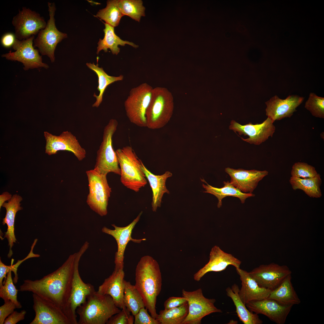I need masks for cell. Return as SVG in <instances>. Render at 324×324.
Segmentation results:
<instances>
[{
  "mask_svg": "<svg viewBox=\"0 0 324 324\" xmlns=\"http://www.w3.org/2000/svg\"><path fill=\"white\" fill-rule=\"evenodd\" d=\"M76 255H70L57 270L41 279L24 280L19 290L37 294L62 310L71 293Z\"/></svg>",
  "mask_w": 324,
  "mask_h": 324,
  "instance_id": "obj_1",
  "label": "cell"
},
{
  "mask_svg": "<svg viewBox=\"0 0 324 324\" xmlns=\"http://www.w3.org/2000/svg\"><path fill=\"white\" fill-rule=\"evenodd\" d=\"M162 284L161 274L158 262L150 256L142 257L136 266L134 285L142 298L145 308L154 319L158 315L156 305Z\"/></svg>",
  "mask_w": 324,
  "mask_h": 324,
  "instance_id": "obj_2",
  "label": "cell"
},
{
  "mask_svg": "<svg viewBox=\"0 0 324 324\" xmlns=\"http://www.w3.org/2000/svg\"><path fill=\"white\" fill-rule=\"evenodd\" d=\"M121 310L111 296L95 291L77 308L76 313L79 317L78 324H105Z\"/></svg>",
  "mask_w": 324,
  "mask_h": 324,
  "instance_id": "obj_3",
  "label": "cell"
},
{
  "mask_svg": "<svg viewBox=\"0 0 324 324\" xmlns=\"http://www.w3.org/2000/svg\"><path fill=\"white\" fill-rule=\"evenodd\" d=\"M121 170L120 180L127 188L137 192L147 184L142 162L129 146L116 151Z\"/></svg>",
  "mask_w": 324,
  "mask_h": 324,
  "instance_id": "obj_4",
  "label": "cell"
},
{
  "mask_svg": "<svg viewBox=\"0 0 324 324\" xmlns=\"http://www.w3.org/2000/svg\"><path fill=\"white\" fill-rule=\"evenodd\" d=\"M173 109V98L171 93L165 88H154L146 113V127L152 129L164 127L172 117Z\"/></svg>",
  "mask_w": 324,
  "mask_h": 324,
  "instance_id": "obj_5",
  "label": "cell"
},
{
  "mask_svg": "<svg viewBox=\"0 0 324 324\" xmlns=\"http://www.w3.org/2000/svg\"><path fill=\"white\" fill-rule=\"evenodd\" d=\"M89 245V243L86 242L79 251L76 253L71 293L68 302L62 310L71 324H78L76 314L77 308L86 302L89 295L95 291L93 285L83 281L79 271L80 260Z\"/></svg>",
  "mask_w": 324,
  "mask_h": 324,
  "instance_id": "obj_6",
  "label": "cell"
},
{
  "mask_svg": "<svg viewBox=\"0 0 324 324\" xmlns=\"http://www.w3.org/2000/svg\"><path fill=\"white\" fill-rule=\"evenodd\" d=\"M153 88L143 83L132 88L124 102L126 115L130 121L142 127H146V113L150 103Z\"/></svg>",
  "mask_w": 324,
  "mask_h": 324,
  "instance_id": "obj_7",
  "label": "cell"
},
{
  "mask_svg": "<svg viewBox=\"0 0 324 324\" xmlns=\"http://www.w3.org/2000/svg\"><path fill=\"white\" fill-rule=\"evenodd\" d=\"M118 122L111 119L104 130L102 141L97 152L94 169L100 173L107 175L112 172L121 175V170L116 154L113 148L112 138L117 130Z\"/></svg>",
  "mask_w": 324,
  "mask_h": 324,
  "instance_id": "obj_8",
  "label": "cell"
},
{
  "mask_svg": "<svg viewBox=\"0 0 324 324\" xmlns=\"http://www.w3.org/2000/svg\"><path fill=\"white\" fill-rule=\"evenodd\" d=\"M86 173L89 189L86 202L91 209L99 215L105 216L107 213L108 200L112 192L106 175L94 169L87 170Z\"/></svg>",
  "mask_w": 324,
  "mask_h": 324,
  "instance_id": "obj_9",
  "label": "cell"
},
{
  "mask_svg": "<svg viewBox=\"0 0 324 324\" xmlns=\"http://www.w3.org/2000/svg\"><path fill=\"white\" fill-rule=\"evenodd\" d=\"M49 19L45 28L40 30L34 40V47H37L42 55L47 56L51 62L55 61V51L57 45L68 37L67 34L59 31L55 25L54 17L56 10L54 2L47 3Z\"/></svg>",
  "mask_w": 324,
  "mask_h": 324,
  "instance_id": "obj_10",
  "label": "cell"
},
{
  "mask_svg": "<svg viewBox=\"0 0 324 324\" xmlns=\"http://www.w3.org/2000/svg\"><path fill=\"white\" fill-rule=\"evenodd\" d=\"M182 293L188 305V314L183 324H200L204 317L213 313L222 312L215 306V299L206 298L200 288L192 291L183 289Z\"/></svg>",
  "mask_w": 324,
  "mask_h": 324,
  "instance_id": "obj_11",
  "label": "cell"
},
{
  "mask_svg": "<svg viewBox=\"0 0 324 324\" xmlns=\"http://www.w3.org/2000/svg\"><path fill=\"white\" fill-rule=\"evenodd\" d=\"M34 38V35H33L21 40L16 38L12 47L15 51L12 52L10 50L2 54V57L8 60L21 62L25 70L41 68L48 69L49 65L43 62L39 50L33 45Z\"/></svg>",
  "mask_w": 324,
  "mask_h": 324,
  "instance_id": "obj_12",
  "label": "cell"
},
{
  "mask_svg": "<svg viewBox=\"0 0 324 324\" xmlns=\"http://www.w3.org/2000/svg\"><path fill=\"white\" fill-rule=\"evenodd\" d=\"M12 23L16 38L20 40L38 34L46 25L43 17L26 7H23L21 10L19 9L18 13L13 18Z\"/></svg>",
  "mask_w": 324,
  "mask_h": 324,
  "instance_id": "obj_13",
  "label": "cell"
},
{
  "mask_svg": "<svg viewBox=\"0 0 324 324\" xmlns=\"http://www.w3.org/2000/svg\"><path fill=\"white\" fill-rule=\"evenodd\" d=\"M32 297L35 316L30 324H71L60 308L37 294Z\"/></svg>",
  "mask_w": 324,
  "mask_h": 324,
  "instance_id": "obj_14",
  "label": "cell"
},
{
  "mask_svg": "<svg viewBox=\"0 0 324 324\" xmlns=\"http://www.w3.org/2000/svg\"><path fill=\"white\" fill-rule=\"evenodd\" d=\"M44 134L46 140L45 153L48 155L56 154L60 151H67L73 153L79 161L86 158V150L70 132L63 131L59 136L53 135L47 131Z\"/></svg>",
  "mask_w": 324,
  "mask_h": 324,
  "instance_id": "obj_15",
  "label": "cell"
},
{
  "mask_svg": "<svg viewBox=\"0 0 324 324\" xmlns=\"http://www.w3.org/2000/svg\"><path fill=\"white\" fill-rule=\"evenodd\" d=\"M261 287L273 290L278 287L292 272L286 265L272 262L261 265L248 272Z\"/></svg>",
  "mask_w": 324,
  "mask_h": 324,
  "instance_id": "obj_16",
  "label": "cell"
},
{
  "mask_svg": "<svg viewBox=\"0 0 324 324\" xmlns=\"http://www.w3.org/2000/svg\"><path fill=\"white\" fill-rule=\"evenodd\" d=\"M273 122L268 117L261 124H253L249 122L244 125H241L232 120L229 126L230 130L238 132L241 135L248 136L249 137L241 139L244 141L250 144L259 145L272 137L275 130Z\"/></svg>",
  "mask_w": 324,
  "mask_h": 324,
  "instance_id": "obj_17",
  "label": "cell"
},
{
  "mask_svg": "<svg viewBox=\"0 0 324 324\" xmlns=\"http://www.w3.org/2000/svg\"><path fill=\"white\" fill-rule=\"evenodd\" d=\"M142 213V212H141L137 217L131 223L126 226L119 227L114 224H112V226L114 227V230L110 229L106 226H104L102 229L103 232L113 237L117 244V251L116 253L115 256L114 270H118L123 269L124 252L126 246L129 241H132L136 243H140L142 241L146 240V238L139 239H134L131 237L132 230L139 221Z\"/></svg>",
  "mask_w": 324,
  "mask_h": 324,
  "instance_id": "obj_18",
  "label": "cell"
},
{
  "mask_svg": "<svg viewBox=\"0 0 324 324\" xmlns=\"http://www.w3.org/2000/svg\"><path fill=\"white\" fill-rule=\"evenodd\" d=\"M247 308L257 314H262L277 324L285 323L292 305L281 304L268 298L252 301L246 304Z\"/></svg>",
  "mask_w": 324,
  "mask_h": 324,
  "instance_id": "obj_19",
  "label": "cell"
},
{
  "mask_svg": "<svg viewBox=\"0 0 324 324\" xmlns=\"http://www.w3.org/2000/svg\"><path fill=\"white\" fill-rule=\"evenodd\" d=\"M304 99V97L297 95H289L284 99L275 95L265 102L266 115L273 123L275 121L290 118Z\"/></svg>",
  "mask_w": 324,
  "mask_h": 324,
  "instance_id": "obj_20",
  "label": "cell"
},
{
  "mask_svg": "<svg viewBox=\"0 0 324 324\" xmlns=\"http://www.w3.org/2000/svg\"><path fill=\"white\" fill-rule=\"evenodd\" d=\"M209 258L208 262L194 274L195 280L199 281L209 272H219L224 270L229 265H232L236 268H239L241 263L239 260L232 254L225 252L217 245L212 248Z\"/></svg>",
  "mask_w": 324,
  "mask_h": 324,
  "instance_id": "obj_21",
  "label": "cell"
},
{
  "mask_svg": "<svg viewBox=\"0 0 324 324\" xmlns=\"http://www.w3.org/2000/svg\"><path fill=\"white\" fill-rule=\"evenodd\" d=\"M225 171L230 176V183L235 187L244 193H252L259 182L268 174L266 170L235 169L230 167L225 168Z\"/></svg>",
  "mask_w": 324,
  "mask_h": 324,
  "instance_id": "obj_22",
  "label": "cell"
},
{
  "mask_svg": "<svg viewBox=\"0 0 324 324\" xmlns=\"http://www.w3.org/2000/svg\"><path fill=\"white\" fill-rule=\"evenodd\" d=\"M242 282V287L239 292L240 298L243 303L267 298L271 290L260 286L248 272L239 268H236Z\"/></svg>",
  "mask_w": 324,
  "mask_h": 324,
  "instance_id": "obj_23",
  "label": "cell"
},
{
  "mask_svg": "<svg viewBox=\"0 0 324 324\" xmlns=\"http://www.w3.org/2000/svg\"><path fill=\"white\" fill-rule=\"evenodd\" d=\"M124 277L123 269L114 270L99 286L97 291L101 294L111 296L116 306L121 309L126 308L123 302Z\"/></svg>",
  "mask_w": 324,
  "mask_h": 324,
  "instance_id": "obj_24",
  "label": "cell"
},
{
  "mask_svg": "<svg viewBox=\"0 0 324 324\" xmlns=\"http://www.w3.org/2000/svg\"><path fill=\"white\" fill-rule=\"evenodd\" d=\"M22 200L21 196L15 194L8 202H4L2 206L5 208L6 211L2 223L3 225L6 224L7 226V230L5 233L4 238H6L8 241L9 251L8 257L9 258L13 255L12 248L14 243H16L17 241L14 234L15 219L17 212L22 209L20 203Z\"/></svg>",
  "mask_w": 324,
  "mask_h": 324,
  "instance_id": "obj_25",
  "label": "cell"
},
{
  "mask_svg": "<svg viewBox=\"0 0 324 324\" xmlns=\"http://www.w3.org/2000/svg\"><path fill=\"white\" fill-rule=\"evenodd\" d=\"M142 169L152 191V210L153 212H156L158 208L161 206L164 194L165 193L170 194L169 191L166 188V182L168 178L172 176V174L170 172L167 171L162 175H154L147 169L143 163Z\"/></svg>",
  "mask_w": 324,
  "mask_h": 324,
  "instance_id": "obj_26",
  "label": "cell"
},
{
  "mask_svg": "<svg viewBox=\"0 0 324 324\" xmlns=\"http://www.w3.org/2000/svg\"><path fill=\"white\" fill-rule=\"evenodd\" d=\"M291 274L287 276L274 290L271 291L268 298L274 300L283 305L293 306L301 301L293 287Z\"/></svg>",
  "mask_w": 324,
  "mask_h": 324,
  "instance_id": "obj_27",
  "label": "cell"
},
{
  "mask_svg": "<svg viewBox=\"0 0 324 324\" xmlns=\"http://www.w3.org/2000/svg\"><path fill=\"white\" fill-rule=\"evenodd\" d=\"M239 289L236 284L226 290L227 295L232 300L236 307V312L240 320L244 324H261L263 322L258 314L249 310L240 299L239 295Z\"/></svg>",
  "mask_w": 324,
  "mask_h": 324,
  "instance_id": "obj_28",
  "label": "cell"
},
{
  "mask_svg": "<svg viewBox=\"0 0 324 324\" xmlns=\"http://www.w3.org/2000/svg\"><path fill=\"white\" fill-rule=\"evenodd\" d=\"M202 182H205L206 185L202 184L203 187L206 191L203 192L207 193L215 196L218 200L217 207L220 208L222 205V199L227 196H232L238 198L242 204L245 202L247 198L254 197L255 195L252 193H244L239 189L234 186L228 181L224 182V186L220 188L213 187L208 184L204 179L200 178Z\"/></svg>",
  "mask_w": 324,
  "mask_h": 324,
  "instance_id": "obj_29",
  "label": "cell"
},
{
  "mask_svg": "<svg viewBox=\"0 0 324 324\" xmlns=\"http://www.w3.org/2000/svg\"><path fill=\"white\" fill-rule=\"evenodd\" d=\"M104 25L105 28L103 30L104 34V38L102 39H100L98 43L97 51L98 55L101 50L106 52L109 49L113 54L117 55L120 51L118 45L124 46L125 44H127L135 48L138 47V45L132 42L121 39L116 34L114 27L106 23H105Z\"/></svg>",
  "mask_w": 324,
  "mask_h": 324,
  "instance_id": "obj_30",
  "label": "cell"
},
{
  "mask_svg": "<svg viewBox=\"0 0 324 324\" xmlns=\"http://www.w3.org/2000/svg\"><path fill=\"white\" fill-rule=\"evenodd\" d=\"M289 182L294 190H302L310 197L319 198L322 196L320 188L322 179L318 173L315 176L309 178H302L291 176Z\"/></svg>",
  "mask_w": 324,
  "mask_h": 324,
  "instance_id": "obj_31",
  "label": "cell"
},
{
  "mask_svg": "<svg viewBox=\"0 0 324 324\" xmlns=\"http://www.w3.org/2000/svg\"><path fill=\"white\" fill-rule=\"evenodd\" d=\"M86 65L89 68L95 72L98 77V85L97 89L99 91L100 94L99 95L97 96L94 93L93 96L96 98V100L92 106L93 107H98L103 100V94L107 87L115 82L122 80L124 77L122 75L117 76L109 75L102 68L98 67V63L96 65L94 63L92 64L87 63Z\"/></svg>",
  "mask_w": 324,
  "mask_h": 324,
  "instance_id": "obj_32",
  "label": "cell"
},
{
  "mask_svg": "<svg viewBox=\"0 0 324 324\" xmlns=\"http://www.w3.org/2000/svg\"><path fill=\"white\" fill-rule=\"evenodd\" d=\"M188 311L187 302L177 307L160 310L156 319L160 324H183Z\"/></svg>",
  "mask_w": 324,
  "mask_h": 324,
  "instance_id": "obj_33",
  "label": "cell"
},
{
  "mask_svg": "<svg viewBox=\"0 0 324 324\" xmlns=\"http://www.w3.org/2000/svg\"><path fill=\"white\" fill-rule=\"evenodd\" d=\"M123 302L125 307L134 316L142 308L145 307L142 298L135 285L124 280Z\"/></svg>",
  "mask_w": 324,
  "mask_h": 324,
  "instance_id": "obj_34",
  "label": "cell"
},
{
  "mask_svg": "<svg viewBox=\"0 0 324 324\" xmlns=\"http://www.w3.org/2000/svg\"><path fill=\"white\" fill-rule=\"evenodd\" d=\"M118 2L117 0H108L106 8L99 10L95 16L113 27L117 26L123 16Z\"/></svg>",
  "mask_w": 324,
  "mask_h": 324,
  "instance_id": "obj_35",
  "label": "cell"
},
{
  "mask_svg": "<svg viewBox=\"0 0 324 324\" xmlns=\"http://www.w3.org/2000/svg\"><path fill=\"white\" fill-rule=\"evenodd\" d=\"M118 5L123 16L127 15L139 22L145 16V8L141 0H119Z\"/></svg>",
  "mask_w": 324,
  "mask_h": 324,
  "instance_id": "obj_36",
  "label": "cell"
},
{
  "mask_svg": "<svg viewBox=\"0 0 324 324\" xmlns=\"http://www.w3.org/2000/svg\"><path fill=\"white\" fill-rule=\"evenodd\" d=\"M11 272H9L4 281L3 285L0 287V297L4 302L11 301L16 305L17 309L22 308L21 303L17 299V290L14 284Z\"/></svg>",
  "mask_w": 324,
  "mask_h": 324,
  "instance_id": "obj_37",
  "label": "cell"
},
{
  "mask_svg": "<svg viewBox=\"0 0 324 324\" xmlns=\"http://www.w3.org/2000/svg\"><path fill=\"white\" fill-rule=\"evenodd\" d=\"M37 240V239H35L34 240L31 246L30 251L27 256L22 260H18L16 264L13 265L14 260L12 259L11 265L7 266L3 263L1 259H0V287L3 285V280L4 279V280L6 279L8 273L10 271L13 272L14 273V277L13 280L14 283L16 284L18 280L17 270L18 267L20 264L29 258L32 257H38L40 256L39 254H34L33 252L34 248Z\"/></svg>",
  "mask_w": 324,
  "mask_h": 324,
  "instance_id": "obj_38",
  "label": "cell"
},
{
  "mask_svg": "<svg viewBox=\"0 0 324 324\" xmlns=\"http://www.w3.org/2000/svg\"><path fill=\"white\" fill-rule=\"evenodd\" d=\"M304 107L313 116L324 118V98L318 96L314 93H310Z\"/></svg>",
  "mask_w": 324,
  "mask_h": 324,
  "instance_id": "obj_39",
  "label": "cell"
},
{
  "mask_svg": "<svg viewBox=\"0 0 324 324\" xmlns=\"http://www.w3.org/2000/svg\"><path fill=\"white\" fill-rule=\"evenodd\" d=\"M318 174L314 167L301 162L295 163L291 172L292 177L302 178L313 177Z\"/></svg>",
  "mask_w": 324,
  "mask_h": 324,
  "instance_id": "obj_40",
  "label": "cell"
},
{
  "mask_svg": "<svg viewBox=\"0 0 324 324\" xmlns=\"http://www.w3.org/2000/svg\"><path fill=\"white\" fill-rule=\"evenodd\" d=\"M130 312L126 308L122 309L111 316L106 324H133L134 322V316L130 315Z\"/></svg>",
  "mask_w": 324,
  "mask_h": 324,
  "instance_id": "obj_41",
  "label": "cell"
},
{
  "mask_svg": "<svg viewBox=\"0 0 324 324\" xmlns=\"http://www.w3.org/2000/svg\"><path fill=\"white\" fill-rule=\"evenodd\" d=\"M145 307L141 308L135 315L134 324H160L156 319L153 318L148 313Z\"/></svg>",
  "mask_w": 324,
  "mask_h": 324,
  "instance_id": "obj_42",
  "label": "cell"
},
{
  "mask_svg": "<svg viewBox=\"0 0 324 324\" xmlns=\"http://www.w3.org/2000/svg\"><path fill=\"white\" fill-rule=\"evenodd\" d=\"M17 308L15 304L11 301L4 302L0 307V324H3L6 319Z\"/></svg>",
  "mask_w": 324,
  "mask_h": 324,
  "instance_id": "obj_43",
  "label": "cell"
},
{
  "mask_svg": "<svg viewBox=\"0 0 324 324\" xmlns=\"http://www.w3.org/2000/svg\"><path fill=\"white\" fill-rule=\"evenodd\" d=\"M186 298L183 297H171L168 298L164 302V306L165 309H168L180 306L187 302Z\"/></svg>",
  "mask_w": 324,
  "mask_h": 324,
  "instance_id": "obj_44",
  "label": "cell"
},
{
  "mask_svg": "<svg viewBox=\"0 0 324 324\" xmlns=\"http://www.w3.org/2000/svg\"><path fill=\"white\" fill-rule=\"evenodd\" d=\"M26 313L25 310H22L20 312L14 311L6 319L4 324H16L25 319Z\"/></svg>",
  "mask_w": 324,
  "mask_h": 324,
  "instance_id": "obj_45",
  "label": "cell"
},
{
  "mask_svg": "<svg viewBox=\"0 0 324 324\" xmlns=\"http://www.w3.org/2000/svg\"><path fill=\"white\" fill-rule=\"evenodd\" d=\"M16 39L15 34L12 32H7L2 37L1 43L4 48H8L12 47Z\"/></svg>",
  "mask_w": 324,
  "mask_h": 324,
  "instance_id": "obj_46",
  "label": "cell"
},
{
  "mask_svg": "<svg viewBox=\"0 0 324 324\" xmlns=\"http://www.w3.org/2000/svg\"><path fill=\"white\" fill-rule=\"evenodd\" d=\"M11 195L7 192L3 193L0 196V208L3 203L7 200H9L12 198Z\"/></svg>",
  "mask_w": 324,
  "mask_h": 324,
  "instance_id": "obj_47",
  "label": "cell"
}]
</instances>
